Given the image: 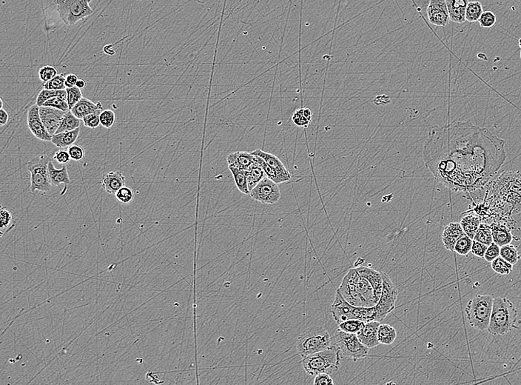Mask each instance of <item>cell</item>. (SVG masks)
Returning a JSON list of instances; mask_svg holds the SVG:
<instances>
[{"mask_svg": "<svg viewBox=\"0 0 521 385\" xmlns=\"http://www.w3.org/2000/svg\"><path fill=\"white\" fill-rule=\"evenodd\" d=\"M505 141L485 127L455 122L430 129L423 161L435 180L472 200L507 159Z\"/></svg>", "mask_w": 521, "mask_h": 385, "instance_id": "1", "label": "cell"}, {"mask_svg": "<svg viewBox=\"0 0 521 385\" xmlns=\"http://www.w3.org/2000/svg\"><path fill=\"white\" fill-rule=\"evenodd\" d=\"M485 196L475 208L478 215L510 218L521 213V172L504 171L485 188Z\"/></svg>", "mask_w": 521, "mask_h": 385, "instance_id": "2", "label": "cell"}, {"mask_svg": "<svg viewBox=\"0 0 521 385\" xmlns=\"http://www.w3.org/2000/svg\"><path fill=\"white\" fill-rule=\"evenodd\" d=\"M342 297L356 307H373L379 302L374 289L356 269H350L338 289Z\"/></svg>", "mask_w": 521, "mask_h": 385, "instance_id": "3", "label": "cell"}, {"mask_svg": "<svg viewBox=\"0 0 521 385\" xmlns=\"http://www.w3.org/2000/svg\"><path fill=\"white\" fill-rule=\"evenodd\" d=\"M517 310L512 301L504 297L493 299L492 314L487 331L492 335H505L515 327Z\"/></svg>", "mask_w": 521, "mask_h": 385, "instance_id": "4", "label": "cell"}, {"mask_svg": "<svg viewBox=\"0 0 521 385\" xmlns=\"http://www.w3.org/2000/svg\"><path fill=\"white\" fill-rule=\"evenodd\" d=\"M341 352L339 348L330 347L315 353L302 360L304 371L310 376H315L319 373H332L339 370L341 364Z\"/></svg>", "mask_w": 521, "mask_h": 385, "instance_id": "5", "label": "cell"}, {"mask_svg": "<svg viewBox=\"0 0 521 385\" xmlns=\"http://www.w3.org/2000/svg\"><path fill=\"white\" fill-rule=\"evenodd\" d=\"M332 345V337L324 327L312 326L304 329L297 340V351L302 358L324 351Z\"/></svg>", "mask_w": 521, "mask_h": 385, "instance_id": "6", "label": "cell"}, {"mask_svg": "<svg viewBox=\"0 0 521 385\" xmlns=\"http://www.w3.org/2000/svg\"><path fill=\"white\" fill-rule=\"evenodd\" d=\"M493 299L492 296L476 295L469 301L465 311L472 327L481 331L488 329Z\"/></svg>", "mask_w": 521, "mask_h": 385, "instance_id": "7", "label": "cell"}, {"mask_svg": "<svg viewBox=\"0 0 521 385\" xmlns=\"http://www.w3.org/2000/svg\"><path fill=\"white\" fill-rule=\"evenodd\" d=\"M332 345L339 348L344 357L353 361L367 357L369 351V348L359 341L356 334L344 332L339 328L332 336Z\"/></svg>", "mask_w": 521, "mask_h": 385, "instance_id": "8", "label": "cell"}, {"mask_svg": "<svg viewBox=\"0 0 521 385\" xmlns=\"http://www.w3.org/2000/svg\"><path fill=\"white\" fill-rule=\"evenodd\" d=\"M50 161L49 156L46 154H40L27 163V168L31 174V193H34L36 191L48 193L51 188L48 174V163Z\"/></svg>", "mask_w": 521, "mask_h": 385, "instance_id": "9", "label": "cell"}, {"mask_svg": "<svg viewBox=\"0 0 521 385\" xmlns=\"http://www.w3.org/2000/svg\"><path fill=\"white\" fill-rule=\"evenodd\" d=\"M90 2V0H65L57 6L59 16L65 24L73 25L93 14Z\"/></svg>", "mask_w": 521, "mask_h": 385, "instance_id": "10", "label": "cell"}, {"mask_svg": "<svg viewBox=\"0 0 521 385\" xmlns=\"http://www.w3.org/2000/svg\"><path fill=\"white\" fill-rule=\"evenodd\" d=\"M383 278L382 292L379 302L375 305L376 310V321L381 322L388 314L396 307L398 298V290L390 277L386 273H381Z\"/></svg>", "mask_w": 521, "mask_h": 385, "instance_id": "11", "label": "cell"}, {"mask_svg": "<svg viewBox=\"0 0 521 385\" xmlns=\"http://www.w3.org/2000/svg\"><path fill=\"white\" fill-rule=\"evenodd\" d=\"M250 197L262 204L273 205L281 199V191L278 184L267 176L251 190Z\"/></svg>", "mask_w": 521, "mask_h": 385, "instance_id": "12", "label": "cell"}, {"mask_svg": "<svg viewBox=\"0 0 521 385\" xmlns=\"http://www.w3.org/2000/svg\"><path fill=\"white\" fill-rule=\"evenodd\" d=\"M356 306L352 305L346 300L337 290L335 300L332 304V317L338 324L342 323L349 319H356Z\"/></svg>", "mask_w": 521, "mask_h": 385, "instance_id": "13", "label": "cell"}, {"mask_svg": "<svg viewBox=\"0 0 521 385\" xmlns=\"http://www.w3.org/2000/svg\"><path fill=\"white\" fill-rule=\"evenodd\" d=\"M28 126L35 137L43 142H51L52 137L44 125L40 115V107L32 105L28 112Z\"/></svg>", "mask_w": 521, "mask_h": 385, "instance_id": "14", "label": "cell"}, {"mask_svg": "<svg viewBox=\"0 0 521 385\" xmlns=\"http://www.w3.org/2000/svg\"><path fill=\"white\" fill-rule=\"evenodd\" d=\"M426 12L429 21L433 25L445 27L450 23L446 0H430Z\"/></svg>", "mask_w": 521, "mask_h": 385, "instance_id": "15", "label": "cell"}, {"mask_svg": "<svg viewBox=\"0 0 521 385\" xmlns=\"http://www.w3.org/2000/svg\"><path fill=\"white\" fill-rule=\"evenodd\" d=\"M65 112L52 107H40V115L44 125L51 136L56 134Z\"/></svg>", "mask_w": 521, "mask_h": 385, "instance_id": "16", "label": "cell"}, {"mask_svg": "<svg viewBox=\"0 0 521 385\" xmlns=\"http://www.w3.org/2000/svg\"><path fill=\"white\" fill-rule=\"evenodd\" d=\"M380 324L381 322L377 321L366 322L364 327L356 334L359 341L369 349L376 347L380 344L378 339V329Z\"/></svg>", "mask_w": 521, "mask_h": 385, "instance_id": "17", "label": "cell"}, {"mask_svg": "<svg viewBox=\"0 0 521 385\" xmlns=\"http://www.w3.org/2000/svg\"><path fill=\"white\" fill-rule=\"evenodd\" d=\"M465 234L460 223H452L445 227L442 233V242L446 250L454 251L457 241Z\"/></svg>", "mask_w": 521, "mask_h": 385, "instance_id": "18", "label": "cell"}, {"mask_svg": "<svg viewBox=\"0 0 521 385\" xmlns=\"http://www.w3.org/2000/svg\"><path fill=\"white\" fill-rule=\"evenodd\" d=\"M70 111L77 118L82 119L88 114H100L103 112L104 107L102 102H99L97 103H94L91 100L82 97Z\"/></svg>", "mask_w": 521, "mask_h": 385, "instance_id": "19", "label": "cell"}, {"mask_svg": "<svg viewBox=\"0 0 521 385\" xmlns=\"http://www.w3.org/2000/svg\"><path fill=\"white\" fill-rule=\"evenodd\" d=\"M492 228V235L493 243L500 247L508 245L513 240L511 230L506 223L500 222H493L490 225Z\"/></svg>", "mask_w": 521, "mask_h": 385, "instance_id": "20", "label": "cell"}, {"mask_svg": "<svg viewBox=\"0 0 521 385\" xmlns=\"http://www.w3.org/2000/svg\"><path fill=\"white\" fill-rule=\"evenodd\" d=\"M355 269L361 277L368 280L374 289L376 297L380 299L383 287L382 274L381 272L376 271L374 269L366 267H358Z\"/></svg>", "mask_w": 521, "mask_h": 385, "instance_id": "21", "label": "cell"}, {"mask_svg": "<svg viewBox=\"0 0 521 385\" xmlns=\"http://www.w3.org/2000/svg\"><path fill=\"white\" fill-rule=\"evenodd\" d=\"M446 3L450 20L458 24L464 23L469 0H446Z\"/></svg>", "mask_w": 521, "mask_h": 385, "instance_id": "22", "label": "cell"}, {"mask_svg": "<svg viewBox=\"0 0 521 385\" xmlns=\"http://www.w3.org/2000/svg\"><path fill=\"white\" fill-rule=\"evenodd\" d=\"M102 188L109 194H116L125 186V177L121 171H111L106 175L101 182Z\"/></svg>", "mask_w": 521, "mask_h": 385, "instance_id": "23", "label": "cell"}, {"mask_svg": "<svg viewBox=\"0 0 521 385\" xmlns=\"http://www.w3.org/2000/svg\"><path fill=\"white\" fill-rule=\"evenodd\" d=\"M228 166L247 171L255 162V156L252 153L237 151L231 153L227 157Z\"/></svg>", "mask_w": 521, "mask_h": 385, "instance_id": "24", "label": "cell"}, {"mask_svg": "<svg viewBox=\"0 0 521 385\" xmlns=\"http://www.w3.org/2000/svg\"><path fill=\"white\" fill-rule=\"evenodd\" d=\"M252 154L255 156H259L262 158L265 161L269 164L271 166L272 168L275 170L276 172L278 174L282 175L285 176L289 180H291L292 176L290 173L289 172L288 170L286 168L285 164L282 163V161L277 157L274 154H270V153L265 152V151H262V150L257 149L255 151L252 152Z\"/></svg>", "mask_w": 521, "mask_h": 385, "instance_id": "25", "label": "cell"}, {"mask_svg": "<svg viewBox=\"0 0 521 385\" xmlns=\"http://www.w3.org/2000/svg\"><path fill=\"white\" fill-rule=\"evenodd\" d=\"M48 174L52 186H60L61 184L65 185V189L62 194L67 191V186L71 183L69 177L68 168L63 166L61 169H57L51 160L48 163Z\"/></svg>", "mask_w": 521, "mask_h": 385, "instance_id": "26", "label": "cell"}, {"mask_svg": "<svg viewBox=\"0 0 521 385\" xmlns=\"http://www.w3.org/2000/svg\"><path fill=\"white\" fill-rule=\"evenodd\" d=\"M80 134V127L69 132L54 134L52 137L51 142L60 149L69 148L75 144Z\"/></svg>", "mask_w": 521, "mask_h": 385, "instance_id": "27", "label": "cell"}, {"mask_svg": "<svg viewBox=\"0 0 521 385\" xmlns=\"http://www.w3.org/2000/svg\"><path fill=\"white\" fill-rule=\"evenodd\" d=\"M245 171H246L250 191H251L254 187L256 186L264 178L267 176L263 168L262 167L259 163L256 162V160Z\"/></svg>", "mask_w": 521, "mask_h": 385, "instance_id": "28", "label": "cell"}, {"mask_svg": "<svg viewBox=\"0 0 521 385\" xmlns=\"http://www.w3.org/2000/svg\"><path fill=\"white\" fill-rule=\"evenodd\" d=\"M480 222H481V219H480V216L470 213L461 218L460 224L466 234L473 240L475 233L481 223Z\"/></svg>", "mask_w": 521, "mask_h": 385, "instance_id": "29", "label": "cell"}, {"mask_svg": "<svg viewBox=\"0 0 521 385\" xmlns=\"http://www.w3.org/2000/svg\"><path fill=\"white\" fill-rule=\"evenodd\" d=\"M397 337L396 329L387 324H380L378 329V339L380 344L391 345Z\"/></svg>", "mask_w": 521, "mask_h": 385, "instance_id": "30", "label": "cell"}, {"mask_svg": "<svg viewBox=\"0 0 521 385\" xmlns=\"http://www.w3.org/2000/svg\"><path fill=\"white\" fill-rule=\"evenodd\" d=\"M230 172L233 174L234 178L235 183L238 191L244 194L250 196V190L248 188V179H247L246 171L239 168L231 167L229 166Z\"/></svg>", "mask_w": 521, "mask_h": 385, "instance_id": "31", "label": "cell"}, {"mask_svg": "<svg viewBox=\"0 0 521 385\" xmlns=\"http://www.w3.org/2000/svg\"><path fill=\"white\" fill-rule=\"evenodd\" d=\"M80 119L77 118L75 114L71 112V111L69 110L65 113V116H64L63 119H62L61 124H60L58 130L57 131L56 134L75 131L76 129L80 127Z\"/></svg>", "mask_w": 521, "mask_h": 385, "instance_id": "32", "label": "cell"}, {"mask_svg": "<svg viewBox=\"0 0 521 385\" xmlns=\"http://www.w3.org/2000/svg\"><path fill=\"white\" fill-rule=\"evenodd\" d=\"M312 113L310 109L302 107L294 112L292 122L298 127H307L312 121Z\"/></svg>", "mask_w": 521, "mask_h": 385, "instance_id": "33", "label": "cell"}, {"mask_svg": "<svg viewBox=\"0 0 521 385\" xmlns=\"http://www.w3.org/2000/svg\"><path fill=\"white\" fill-rule=\"evenodd\" d=\"M483 12V6L480 2H469L466 9V20L470 23L478 22Z\"/></svg>", "mask_w": 521, "mask_h": 385, "instance_id": "34", "label": "cell"}, {"mask_svg": "<svg viewBox=\"0 0 521 385\" xmlns=\"http://www.w3.org/2000/svg\"><path fill=\"white\" fill-rule=\"evenodd\" d=\"M473 240L483 243L487 246L493 243L492 228H491L490 225L487 223H480V226L474 236Z\"/></svg>", "mask_w": 521, "mask_h": 385, "instance_id": "35", "label": "cell"}, {"mask_svg": "<svg viewBox=\"0 0 521 385\" xmlns=\"http://www.w3.org/2000/svg\"><path fill=\"white\" fill-rule=\"evenodd\" d=\"M255 156V155H254ZM255 156V160L256 162L259 163L262 167L263 168L264 171H265V174H266L267 177L269 179H271L273 181H275L277 184H280V183L287 182L289 181V179L285 176H282L278 174V172L275 171L271 166H269L268 164L262 158L259 157L258 156Z\"/></svg>", "mask_w": 521, "mask_h": 385, "instance_id": "36", "label": "cell"}, {"mask_svg": "<svg viewBox=\"0 0 521 385\" xmlns=\"http://www.w3.org/2000/svg\"><path fill=\"white\" fill-rule=\"evenodd\" d=\"M57 97L67 98L66 89L65 90H47V89H43L38 94L36 101V105H38L39 107H42L46 101Z\"/></svg>", "mask_w": 521, "mask_h": 385, "instance_id": "37", "label": "cell"}, {"mask_svg": "<svg viewBox=\"0 0 521 385\" xmlns=\"http://www.w3.org/2000/svg\"><path fill=\"white\" fill-rule=\"evenodd\" d=\"M500 255L512 265H516L520 259L517 248L510 244L500 247Z\"/></svg>", "mask_w": 521, "mask_h": 385, "instance_id": "38", "label": "cell"}, {"mask_svg": "<svg viewBox=\"0 0 521 385\" xmlns=\"http://www.w3.org/2000/svg\"><path fill=\"white\" fill-rule=\"evenodd\" d=\"M472 243H473V240H472L465 233L457 241L454 251L456 252L460 255H467L471 251Z\"/></svg>", "mask_w": 521, "mask_h": 385, "instance_id": "39", "label": "cell"}, {"mask_svg": "<svg viewBox=\"0 0 521 385\" xmlns=\"http://www.w3.org/2000/svg\"><path fill=\"white\" fill-rule=\"evenodd\" d=\"M492 268L494 271L500 275H509L512 272L513 265L504 260L501 256H498L491 262Z\"/></svg>", "mask_w": 521, "mask_h": 385, "instance_id": "40", "label": "cell"}, {"mask_svg": "<svg viewBox=\"0 0 521 385\" xmlns=\"http://www.w3.org/2000/svg\"><path fill=\"white\" fill-rule=\"evenodd\" d=\"M365 322L359 319H349L339 324V328L344 332L349 334H357L363 327Z\"/></svg>", "mask_w": 521, "mask_h": 385, "instance_id": "41", "label": "cell"}, {"mask_svg": "<svg viewBox=\"0 0 521 385\" xmlns=\"http://www.w3.org/2000/svg\"><path fill=\"white\" fill-rule=\"evenodd\" d=\"M65 77L66 75L64 74L57 75L54 78L52 79L50 81L45 82L43 85L44 89L47 90H65Z\"/></svg>", "mask_w": 521, "mask_h": 385, "instance_id": "42", "label": "cell"}, {"mask_svg": "<svg viewBox=\"0 0 521 385\" xmlns=\"http://www.w3.org/2000/svg\"><path fill=\"white\" fill-rule=\"evenodd\" d=\"M115 197L122 204H129L134 199V191L129 187L124 186L116 193Z\"/></svg>", "mask_w": 521, "mask_h": 385, "instance_id": "43", "label": "cell"}, {"mask_svg": "<svg viewBox=\"0 0 521 385\" xmlns=\"http://www.w3.org/2000/svg\"><path fill=\"white\" fill-rule=\"evenodd\" d=\"M67 102L69 106V110H71L76 104L83 97L81 89L77 86L66 88Z\"/></svg>", "mask_w": 521, "mask_h": 385, "instance_id": "44", "label": "cell"}, {"mask_svg": "<svg viewBox=\"0 0 521 385\" xmlns=\"http://www.w3.org/2000/svg\"><path fill=\"white\" fill-rule=\"evenodd\" d=\"M43 106H45V107H55V108L60 109V110L63 111V112H65L69 111V106L68 102H67V98H65V97H53V98L50 99V100L46 101V102L43 104Z\"/></svg>", "mask_w": 521, "mask_h": 385, "instance_id": "45", "label": "cell"}, {"mask_svg": "<svg viewBox=\"0 0 521 385\" xmlns=\"http://www.w3.org/2000/svg\"><path fill=\"white\" fill-rule=\"evenodd\" d=\"M478 22L482 28H491L496 24L497 17L492 11H483Z\"/></svg>", "mask_w": 521, "mask_h": 385, "instance_id": "46", "label": "cell"}, {"mask_svg": "<svg viewBox=\"0 0 521 385\" xmlns=\"http://www.w3.org/2000/svg\"><path fill=\"white\" fill-rule=\"evenodd\" d=\"M101 125L105 129H110L116 122V114L114 111L104 110L100 115Z\"/></svg>", "mask_w": 521, "mask_h": 385, "instance_id": "47", "label": "cell"}, {"mask_svg": "<svg viewBox=\"0 0 521 385\" xmlns=\"http://www.w3.org/2000/svg\"><path fill=\"white\" fill-rule=\"evenodd\" d=\"M57 74V70L51 65H45L39 70V77L40 80L44 82H47L54 78Z\"/></svg>", "mask_w": 521, "mask_h": 385, "instance_id": "48", "label": "cell"}, {"mask_svg": "<svg viewBox=\"0 0 521 385\" xmlns=\"http://www.w3.org/2000/svg\"><path fill=\"white\" fill-rule=\"evenodd\" d=\"M68 151L71 160L75 161V162H80L85 158V149L79 144H72L68 148Z\"/></svg>", "mask_w": 521, "mask_h": 385, "instance_id": "49", "label": "cell"}, {"mask_svg": "<svg viewBox=\"0 0 521 385\" xmlns=\"http://www.w3.org/2000/svg\"><path fill=\"white\" fill-rule=\"evenodd\" d=\"M500 247L495 243H492L489 245L483 258L486 261L492 262L494 260L500 256Z\"/></svg>", "mask_w": 521, "mask_h": 385, "instance_id": "50", "label": "cell"}, {"mask_svg": "<svg viewBox=\"0 0 521 385\" xmlns=\"http://www.w3.org/2000/svg\"><path fill=\"white\" fill-rule=\"evenodd\" d=\"M100 115V114H88V115H87L86 117L82 119L84 125L85 127H89V129H97L101 124Z\"/></svg>", "mask_w": 521, "mask_h": 385, "instance_id": "51", "label": "cell"}, {"mask_svg": "<svg viewBox=\"0 0 521 385\" xmlns=\"http://www.w3.org/2000/svg\"><path fill=\"white\" fill-rule=\"evenodd\" d=\"M487 248H488V246H487V245H484V244L481 243H479V242L475 241V240H473L471 252L472 254L476 255V256L478 257H480V258H483Z\"/></svg>", "mask_w": 521, "mask_h": 385, "instance_id": "52", "label": "cell"}, {"mask_svg": "<svg viewBox=\"0 0 521 385\" xmlns=\"http://www.w3.org/2000/svg\"><path fill=\"white\" fill-rule=\"evenodd\" d=\"M53 159L61 164H68L71 160V158H70L68 151H65V150L63 149L57 151L55 153L54 156H53Z\"/></svg>", "mask_w": 521, "mask_h": 385, "instance_id": "53", "label": "cell"}, {"mask_svg": "<svg viewBox=\"0 0 521 385\" xmlns=\"http://www.w3.org/2000/svg\"><path fill=\"white\" fill-rule=\"evenodd\" d=\"M1 228H4L9 226L10 224L13 221L12 215L11 212L8 211L5 207H1Z\"/></svg>", "mask_w": 521, "mask_h": 385, "instance_id": "54", "label": "cell"}, {"mask_svg": "<svg viewBox=\"0 0 521 385\" xmlns=\"http://www.w3.org/2000/svg\"><path fill=\"white\" fill-rule=\"evenodd\" d=\"M314 384L332 385L334 384V381L328 373H319L315 376V379H314Z\"/></svg>", "mask_w": 521, "mask_h": 385, "instance_id": "55", "label": "cell"}, {"mask_svg": "<svg viewBox=\"0 0 521 385\" xmlns=\"http://www.w3.org/2000/svg\"><path fill=\"white\" fill-rule=\"evenodd\" d=\"M78 80V76L75 75V74H70V75H66L65 82L66 88L75 87Z\"/></svg>", "mask_w": 521, "mask_h": 385, "instance_id": "56", "label": "cell"}, {"mask_svg": "<svg viewBox=\"0 0 521 385\" xmlns=\"http://www.w3.org/2000/svg\"><path fill=\"white\" fill-rule=\"evenodd\" d=\"M8 119H9V115H8V112L4 109L1 108L0 110V125H6L8 123Z\"/></svg>", "mask_w": 521, "mask_h": 385, "instance_id": "57", "label": "cell"}, {"mask_svg": "<svg viewBox=\"0 0 521 385\" xmlns=\"http://www.w3.org/2000/svg\"><path fill=\"white\" fill-rule=\"evenodd\" d=\"M76 86L80 89L85 88V86H86V82L84 80H82V79H79L78 81L76 84Z\"/></svg>", "mask_w": 521, "mask_h": 385, "instance_id": "58", "label": "cell"}, {"mask_svg": "<svg viewBox=\"0 0 521 385\" xmlns=\"http://www.w3.org/2000/svg\"><path fill=\"white\" fill-rule=\"evenodd\" d=\"M53 3H54L56 6H59V5L62 4V3H64L65 0H53ZM90 1H92V0H90Z\"/></svg>", "mask_w": 521, "mask_h": 385, "instance_id": "59", "label": "cell"}, {"mask_svg": "<svg viewBox=\"0 0 521 385\" xmlns=\"http://www.w3.org/2000/svg\"><path fill=\"white\" fill-rule=\"evenodd\" d=\"M478 57L479 59H480V60H487V57H486L485 55H484V53H479V54L478 55Z\"/></svg>", "mask_w": 521, "mask_h": 385, "instance_id": "60", "label": "cell"}, {"mask_svg": "<svg viewBox=\"0 0 521 385\" xmlns=\"http://www.w3.org/2000/svg\"><path fill=\"white\" fill-rule=\"evenodd\" d=\"M518 45H519V47H520V49H521V38L520 39H519Z\"/></svg>", "mask_w": 521, "mask_h": 385, "instance_id": "61", "label": "cell"}, {"mask_svg": "<svg viewBox=\"0 0 521 385\" xmlns=\"http://www.w3.org/2000/svg\"><path fill=\"white\" fill-rule=\"evenodd\" d=\"M0 101H1V107H1V108H3V100H2V99H1V100H0Z\"/></svg>", "mask_w": 521, "mask_h": 385, "instance_id": "62", "label": "cell"}, {"mask_svg": "<svg viewBox=\"0 0 521 385\" xmlns=\"http://www.w3.org/2000/svg\"><path fill=\"white\" fill-rule=\"evenodd\" d=\"M520 60H521V51H520Z\"/></svg>", "mask_w": 521, "mask_h": 385, "instance_id": "63", "label": "cell"}]
</instances>
